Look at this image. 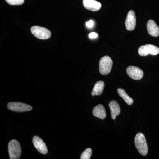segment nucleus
I'll return each mask as SVG.
<instances>
[{
  "instance_id": "obj_6",
  "label": "nucleus",
  "mask_w": 159,
  "mask_h": 159,
  "mask_svg": "<svg viewBox=\"0 0 159 159\" xmlns=\"http://www.w3.org/2000/svg\"><path fill=\"white\" fill-rule=\"evenodd\" d=\"M139 54L142 56H145L148 54L156 55L159 54V48L157 47L152 44H146L139 48Z\"/></svg>"
},
{
  "instance_id": "obj_19",
  "label": "nucleus",
  "mask_w": 159,
  "mask_h": 159,
  "mask_svg": "<svg viewBox=\"0 0 159 159\" xmlns=\"http://www.w3.org/2000/svg\"><path fill=\"white\" fill-rule=\"evenodd\" d=\"M94 25V22L93 20H90L86 23L87 27L88 28H92Z\"/></svg>"
},
{
  "instance_id": "obj_12",
  "label": "nucleus",
  "mask_w": 159,
  "mask_h": 159,
  "mask_svg": "<svg viewBox=\"0 0 159 159\" xmlns=\"http://www.w3.org/2000/svg\"><path fill=\"white\" fill-rule=\"evenodd\" d=\"M109 107L110 109L111 116L112 119H116L117 116L119 115L121 112V109H120L119 103L115 100H112L110 102Z\"/></svg>"
},
{
  "instance_id": "obj_13",
  "label": "nucleus",
  "mask_w": 159,
  "mask_h": 159,
  "mask_svg": "<svg viewBox=\"0 0 159 159\" xmlns=\"http://www.w3.org/2000/svg\"><path fill=\"white\" fill-rule=\"evenodd\" d=\"M94 116L103 119L106 117V113L104 106L102 104H99L94 107L93 111Z\"/></svg>"
},
{
  "instance_id": "obj_1",
  "label": "nucleus",
  "mask_w": 159,
  "mask_h": 159,
  "mask_svg": "<svg viewBox=\"0 0 159 159\" xmlns=\"http://www.w3.org/2000/svg\"><path fill=\"white\" fill-rule=\"evenodd\" d=\"M136 148L139 153L145 156L148 153V146L144 135L142 133L137 134L134 139Z\"/></svg>"
},
{
  "instance_id": "obj_10",
  "label": "nucleus",
  "mask_w": 159,
  "mask_h": 159,
  "mask_svg": "<svg viewBox=\"0 0 159 159\" xmlns=\"http://www.w3.org/2000/svg\"><path fill=\"white\" fill-rule=\"evenodd\" d=\"M83 4L85 9L90 11H98L101 8V3L95 0H83Z\"/></svg>"
},
{
  "instance_id": "obj_11",
  "label": "nucleus",
  "mask_w": 159,
  "mask_h": 159,
  "mask_svg": "<svg viewBox=\"0 0 159 159\" xmlns=\"http://www.w3.org/2000/svg\"><path fill=\"white\" fill-rule=\"evenodd\" d=\"M147 29L148 34L153 37L159 35V28L156 23L152 20L148 21L147 24Z\"/></svg>"
},
{
  "instance_id": "obj_16",
  "label": "nucleus",
  "mask_w": 159,
  "mask_h": 159,
  "mask_svg": "<svg viewBox=\"0 0 159 159\" xmlns=\"http://www.w3.org/2000/svg\"><path fill=\"white\" fill-rule=\"evenodd\" d=\"M92 154V150L91 148H87L84 150L82 153L81 154L80 156L81 159H90Z\"/></svg>"
},
{
  "instance_id": "obj_7",
  "label": "nucleus",
  "mask_w": 159,
  "mask_h": 159,
  "mask_svg": "<svg viewBox=\"0 0 159 159\" xmlns=\"http://www.w3.org/2000/svg\"><path fill=\"white\" fill-rule=\"evenodd\" d=\"M126 73L129 77L135 80L142 79L144 75L142 70L135 66H129L126 69Z\"/></svg>"
},
{
  "instance_id": "obj_9",
  "label": "nucleus",
  "mask_w": 159,
  "mask_h": 159,
  "mask_svg": "<svg viewBox=\"0 0 159 159\" xmlns=\"http://www.w3.org/2000/svg\"><path fill=\"white\" fill-rule=\"evenodd\" d=\"M33 145L38 151L43 154H46L48 152V149L45 143L39 137L35 136L32 139Z\"/></svg>"
},
{
  "instance_id": "obj_2",
  "label": "nucleus",
  "mask_w": 159,
  "mask_h": 159,
  "mask_svg": "<svg viewBox=\"0 0 159 159\" xmlns=\"http://www.w3.org/2000/svg\"><path fill=\"white\" fill-rule=\"evenodd\" d=\"M8 151L10 159H19L21 154V148L19 142L16 140H11L8 145Z\"/></svg>"
},
{
  "instance_id": "obj_4",
  "label": "nucleus",
  "mask_w": 159,
  "mask_h": 159,
  "mask_svg": "<svg viewBox=\"0 0 159 159\" xmlns=\"http://www.w3.org/2000/svg\"><path fill=\"white\" fill-rule=\"evenodd\" d=\"M31 32L35 37L40 39H47L51 36V31L48 29L39 26L31 27Z\"/></svg>"
},
{
  "instance_id": "obj_3",
  "label": "nucleus",
  "mask_w": 159,
  "mask_h": 159,
  "mask_svg": "<svg viewBox=\"0 0 159 159\" xmlns=\"http://www.w3.org/2000/svg\"><path fill=\"white\" fill-rule=\"evenodd\" d=\"M113 61L110 57L105 56L100 60L99 70L100 74L102 75H107L110 73L112 67Z\"/></svg>"
},
{
  "instance_id": "obj_17",
  "label": "nucleus",
  "mask_w": 159,
  "mask_h": 159,
  "mask_svg": "<svg viewBox=\"0 0 159 159\" xmlns=\"http://www.w3.org/2000/svg\"><path fill=\"white\" fill-rule=\"evenodd\" d=\"M6 2L10 5L19 6L24 3V0H6Z\"/></svg>"
},
{
  "instance_id": "obj_8",
  "label": "nucleus",
  "mask_w": 159,
  "mask_h": 159,
  "mask_svg": "<svg viewBox=\"0 0 159 159\" xmlns=\"http://www.w3.org/2000/svg\"><path fill=\"white\" fill-rule=\"evenodd\" d=\"M125 27L128 31H132L135 29L136 25V17L133 10L129 11L125 21Z\"/></svg>"
},
{
  "instance_id": "obj_15",
  "label": "nucleus",
  "mask_w": 159,
  "mask_h": 159,
  "mask_svg": "<svg viewBox=\"0 0 159 159\" xmlns=\"http://www.w3.org/2000/svg\"><path fill=\"white\" fill-rule=\"evenodd\" d=\"M117 92L119 96L124 99V101L128 105H131L134 102L133 99L127 95L124 89L119 88L117 90Z\"/></svg>"
},
{
  "instance_id": "obj_5",
  "label": "nucleus",
  "mask_w": 159,
  "mask_h": 159,
  "mask_svg": "<svg viewBox=\"0 0 159 159\" xmlns=\"http://www.w3.org/2000/svg\"><path fill=\"white\" fill-rule=\"evenodd\" d=\"M7 107L10 110L16 112H24L32 109L31 106L20 102H9L7 105Z\"/></svg>"
},
{
  "instance_id": "obj_18",
  "label": "nucleus",
  "mask_w": 159,
  "mask_h": 159,
  "mask_svg": "<svg viewBox=\"0 0 159 159\" xmlns=\"http://www.w3.org/2000/svg\"><path fill=\"white\" fill-rule=\"evenodd\" d=\"M89 36L90 39L96 38L98 37V34L95 32H92L89 34Z\"/></svg>"
},
{
  "instance_id": "obj_14",
  "label": "nucleus",
  "mask_w": 159,
  "mask_h": 159,
  "mask_svg": "<svg viewBox=\"0 0 159 159\" xmlns=\"http://www.w3.org/2000/svg\"><path fill=\"white\" fill-rule=\"evenodd\" d=\"M105 84L102 81H99L95 84L92 92V96H99L103 93Z\"/></svg>"
}]
</instances>
